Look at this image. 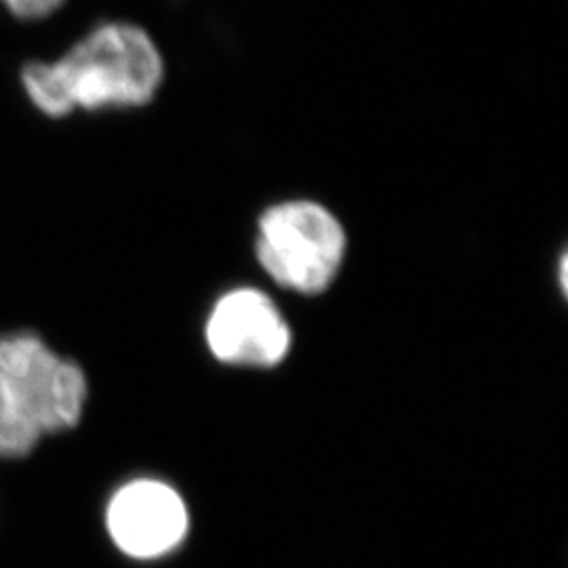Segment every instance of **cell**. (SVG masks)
<instances>
[{"mask_svg":"<svg viewBox=\"0 0 568 568\" xmlns=\"http://www.w3.org/2000/svg\"><path fill=\"white\" fill-rule=\"evenodd\" d=\"M166 81L163 49L138 21H95L53 58H28L18 68L21 95L42 119L79 112L140 110Z\"/></svg>","mask_w":568,"mask_h":568,"instance_id":"obj_1","label":"cell"},{"mask_svg":"<svg viewBox=\"0 0 568 568\" xmlns=\"http://www.w3.org/2000/svg\"><path fill=\"white\" fill-rule=\"evenodd\" d=\"M105 532L112 546L138 562H154L182 546L190 514L182 495L161 480L138 478L108 499Z\"/></svg>","mask_w":568,"mask_h":568,"instance_id":"obj_4","label":"cell"},{"mask_svg":"<svg viewBox=\"0 0 568 568\" xmlns=\"http://www.w3.org/2000/svg\"><path fill=\"white\" fill-rule=\"evenodd\" d=\"M257 260L276 283L318 295L335 281L345 255V232L323 204L291 201L270 206L260 220Z\"/></svg>","mask_w":568,"mask_h":568,"instance_id":"obj_3","label":"cell"},{"mask_svg":"<svg viewBox=\"0 0 568 568\" xmlns=\"http://www.w3.org/2000/svg\"><path fill=\"white\" fill-rule=\"evenodd\" d=\"M87 400L79 363L32 331L0 335V459H23L47 436L79 426Z\"/></svg>","mask_w":568,"mask_h":568,"instance_id":"obj_2","label":"cell"},{"mask_svg":"<svg viewBox=\"0 0 568 568\" xmlns=\"http://www.w3.org/2000/svg\"><path fill=\"white\" fill-rule=\"evenodd\" d=\"M206 344L225 365L276 366L291 347V331L281 310L255 288L224 295L209 316Z\"/></svg>","mask_w":568,"mask_h":568,"instance_id":"obj_5","label":"cell"},{"mask_svg":"<svg viewBox=\"0 0 568 568\" xmlns=\"http://www.w3.org/2000/svg\"><path fill=\"white\" fill-rule=\"evenodd\" d=\"M567 257H562V262H560V283H562V288L567 291Z\"/></svg>","mask_w":568,"mask_h":568,"instance_id":"obj_6","label":"cell"}]
</instances>
